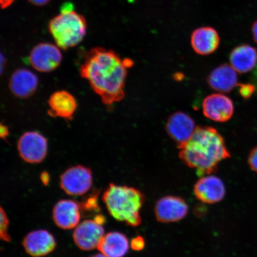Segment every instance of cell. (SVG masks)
Segmentation results:
<instances>
[{"label": "cell", "mask_w": 257, "mask_h": 257, "mask_svg": "<svg viewBox=\"0 0 257 257\" xmlns=\"http://www.w3.org/2000/svg\"><path fill=\"white\" fill-rule=\"evenodd\" d=\"M133 65V61L121 59L113 51L96 47L86 54L79 72L103 104L110 106L124 98L127 69Z\"/></svg>", "instance_id": "1"}, {"label": "cell", "mask_w": 257, "mask_h": 257, "mask_svg": "<svg viewBox=\"0 0 257 257\" xmlns=\"http://www.w3.org/2000/svg\"><path fill=\"white\" fill-rule=\"evenodd\" d=\"M182 162L199 176L210 175L230 157L222 136L214 127H197L187 142L178 146Z\"/></svg>", "instance_id": "2"}, {"label": "cell", "mask_w": 257, "mask_h": 257, "mask_svg": "<svg viewBox=\"0 0 257 257\" xmlns=\"http://www.w3.org/2000/svg\"><path fill=\"white\" fill-rule=\"evenodd\" d=\"M108 213L114 219L137 227L142 221L140 211L145 201L142 192L127 186L110 184L102 195Z\"/></svg>", "instance_id": "3"}, {"label": "cell", "mask_w": 257, "mask_h": 257, "mask_svg": "<svg viewBox=\"0 0 257 257\" xmlns=\"http://www.w3.org/2000/svg\"><path fill=\"white\" fill-rule=\"evenodd\" d=\"M48 29L57 46L67 50L82 41L87 24L82 15L73 11L72 5L66 3L62 6L60 14L51 19Z\"/></svg>", "instance_id": "4"}, {"label": "cell", "mask_w": 257, "mask_h": 257, "mask_svg": "<svg viewBox=\"0 0 257 257\" xmlns=\"http://www.w3.org/2000/svg\"><path fill=\"white\" fill-rule=\"evenodd\" d=\"M60 185L67 195L75 197L85 195L92 187L91 170L82 165L71 167L61 175Z\"/></svg>", "instance_id": "5"}, {"label": "cell", "mask_w": 257, "mask_h": 257, "mask_svg": "<svg viewBox=\"0 0 257 257\" xmlns=\"http://www.w3.org/2000/svg\"><path fill=\"white\" fill-rule=\"evenodd\" d=\"M18 150L19 155L25 162L31 164L40 163L47 156V140L38 132H27L19 138Z\"/></svg>", "instance_id": "6"}, {"label": "cell", "mask_w": 257, "mask_h": 257, "mask_svg": "<svg viewBox=\"0 0 257 257\" xmlns=\"http://www.w3.org/2000/svg\"><path fill=\"white\" fill-rule=\"evenodd\" d=\"M30 62L38 72L48 73L53 71L59 66L62 60V54L59 47L50 43H41L31 51Z\"/></svg>", "instance_id": "7"}, {"label": "cell", "mask_w": 257, "mask_h": 257, "mask_svg": "<svg viewBox=\"0 0 257 257\" xmlns=\"http://www.w3.org/2000/svg\"><path fill=\"white\" fill-rule=\"evenodd\" d=\"M104 235L103 227L94 220H85L75 227L73 238L77 246L83 250L97 248Z\"/></svg>", "instance_id": "8"}, {"label": "cell", "mask_w": 257, "mask_h": 257, "mask_svg": "<svg viewBox=\"0 0 257 257\" xmlns=\"http://www.w3.org/2000/svg\"><path fill=\"white\" fill-rule=\"evenodd\" d=\"M202 111L205 116L209 119L217 122H226L233 116V102L226 95L211 94L204 99Z\"/></svg>", "instance_id": "9"}, {"label": "cell", "mask_w": 257, "mask_h": 257, "mask_svg": "<svg viewBox=\"0 0 257 257\" xmlns=\"http://www.w3.org/2000/svg\"><path fill=\"white\" fill-rule=\"evenodd\" d=\"M188 204L184 200L175 196H166L157 202L155 214L157 219L162 223L176 222L187 215Z\"/></svg>", "instance_id": "10"}, {"label": "cell", "mask_w": 257, "mask_h": 257, "mask_svg": "<svg viewBox=\"0 0 257 257\" xmlns=\"http://www.w3.org/2000/svg\"><path fill=\"white\" fill-rule=\"evenodd\" d=\"M26 252L32 257L46 256L56 248V242L53 234L46 230L32 231L22 242Z\"/></svg>", "instance_id": "11"}, {"label": "cell", "mask_w": 257, "mask_h": 257, "mask_svg": "<svg viewBox=\"0 0 257 257\" xmlns=\"http://www.w3.org/2000/svg\"><path fill=\"white\" fill-rule=\"evenodd\" d=\"M196 127L195 121L190 115L182 111L170 115L166 123L167 133L178 143V146L190 139Z\"/></svg>", "instance_id": "12"}, {"label": "cell", "mask_w": 257, "mask_h": 257, "mask_svg": "<svg viewBox=\"0 0 257 257\" xmlns=\"http://www.w3.org/2000/svg\"><path fill=\"white\" fill-rule=\"evenodd\" d=\"M194 191L196 197L206 204L220 202L226 194L223 181L218 177L210 175L202 177L196 183Z\"/></svg>", "instance_id": "13"}, {"label": "cell", "mask_w": 257, "mask_h": 257, "mask_svg": "<svg viewBox=\"0 0 257 257\" xmlns=\"http://www.w3.org/2000/svg\"><path fill=\"white\" fill-rule=\"evenodd\" d=\"M81 217V205L71 200H62L53 208V218L58 227L64 230L75 228Z\"/></svg>", "instance_id": "14"}, {"label": "cell", "mask_w": 257, "mask_h": 257, "mask_svg": "<svg viewBox=\"0 0 257 257\" xmlns=\"http://www.w3.org/2000/svg\"><path fill=\"white\" fill-rule=\"evenodd\" d=\"M217 31L210 27H201L192 32L191 38L193 50L201 56L215 52L220 44Z\"/></svg>", "instance_id": "15"}, {"label": "cell", "mask_w": 257, "mask_h": 257, "mask_svg": "<svg viewBox=\"0 0 257 257\" xmlns=\"http://www.w3.org/2000/svg\"><path fill=\"white\" fill-rule=\"evenodd\" d=\"M38 83V77L34 73L27 69H19L12 74L9 87L14 95L25 98L37 91Z\"/></svg>", "instance_id": "16"}, {"label": "cell", "mask_w": 257, "mask_h": 257, "mask_svg": "<svg viewBox=\"0 0 257 257\" xmlns=\"http://www.w3.org/2000/svg\"><path fill=\"white\" fill-rule=\"evenodd\" d=\"M50 110L48 113L51 116L64 119H72L77 108V102L74 96L66 91H57L48 99Z\"/></svg>", "instance_id": "17"}, {"label": "cell", "mask_w": 257, "mask_h": 257, "mask_svg": "<svg viewBox=\"0 0 257 257\" xmlns=\"http://www.w3.org/2000/svg\"><path fill=\"white\" fill-rule=\"evenodd\" d=\"M233 67L227 64H221L212 71L207 78L210 87L220 92H229L237 84V76Z\"/></svg>", "instance_id": "18"}, {"label": "cell", "mask_w": 257, "mask_h": 257, "mask_svg": "<svg viewBox=\"0 0 257 257\" xmlns=\"http://www.w3.org/2000/svg\"><path fill=\"white\" fill-rule=\"evenodd\" d=\"M230 66L239 73L251 71L257 64V51L249 45L242 44L234 48L230 54Z\"/></svg>", "instance_id": "19"}, {"label": "cell", "mask_w": 257, "mask_h": 257, "mask_svg": "<svg viewBox=\"0 0 257 257\" xmlns=\"http://www.w3.org/2000/svg\"><path fill=\"white\" fill-rule=\"evenodd\" d=\"M130 246V242L124 234L111 232L104 234L97 249L108 257H123L128 252Z\"/></svg>", "instance_id": "20"}, {"label": "cell", "mask_w": 257, "mask_h": 257, "mask_svg": "<svg viewBox=\"0 0 257 257\" xmlns=\"http://www.w3.org/2000/svg\"><path fill=\"white\" fill-rule=\"evenodd\" d=\"M9 220L7 214L2 207L1 208V232L0 238L5 242H9L11 237L9 234Z\"/></svg>", "instance_id": "21"}, {"label": "cell", "mask_w": 257, "mask_h": 257, "mask_svg": "<svg viewBox=\"0 0 257 257\" xmlns=\"http://www.w3.org/2000/svg\"><path fill=\"white\" fill-rule=\"evenodd\" d=\"M239 94L244 99H248L252 95L253 92L256 90V86L254 85L247 83V84H239Z\"/></svg>", "instance_id": "22"}, {"label": "cell", "mask_w": 257, "mask_h": 257, "mask_svg": "<svg viewBox=\"0 0 257 257\" xmlns=\"http://www.w3.org/2000/svg\"><path fill=\"white\" fill-rule=\"evenodd\" d=\"M248 165L253 172L257 173V146L250 151L249 154Z\"/></svg>", "instance_id": "23"}, {"label": "cell", "mask_w": 257, "mask_h": 257, "mask_svg": "<svg viewBox=\"0 0 257 257\" xmlns=\"http://www.w3.org/2000/svg\"><path fill=\"white\" fill-rule=\"evenodd\" d=\"M146 245V242L143 237L138 236L131 240V246L135 250H143Z\"/></svg>", "instance_id": "24"}, {"label": "cell", "mask_w": 257, "mask_h": 257, "mask_svg": "<svg viewBox=\"0 0 257 257\" xmlns=\"http://www.w3.org/2000/svg\"><path fill=\"white\" fill-rule=\"evenodd\" d=\"M81 206L84 207L86 210L88 211H97L96 210L98 207L97 204V198H96V196L95 195L94 196H93V197H90L88 199L87 201H85L84 203L81 205Z\"/></svg>", "instance_id": "25"}, {"label": "cell", "mask_w": 257, "mask_h": 257, "mask_svg": "<svg viewBox=\"0 0 257 257\" xmlns=\"http://www.w3.org/2000/svg\"><path fill=\"white\" fill-rule=\"evenodd\" d=\"M28 1L32 5L38 6H43L48 4L50 0H28Z\"/></svg>", "instance_id": "26"}, {"label": "cell", "mask_w": 257, "mask_h": 257, "mask_svg": "<svg viewBox=\"0 0 257 257\" xmlns=\"http://www.w3.org/2000/svg\"><path fill=\"white\" fill-rule=\"evenodd\" d=\"M9 128L5 126V125H3V123L1 124V137L3 139H5L6 137L9 136Z\"/></svg>", "instance_id": "27"}, {"label": "cell", "mask_w": 257, "mask_h": 257, "mask_svg": "<svg viewBox=\"0 0 257 257\" xmlns=\"http://www.w3.org/2000/svg\"><path fill=\"white\" fill-rule=\"evenodd\" d=\"M50 175L47 172H43L41 175V181L44 185H47L50 182Z\"/></svg>", "instance_id": "28"}, {"label": "cell", "mask_w": 257, "mask_h": 257, "mask_svg": "<svg viewBox=\"0 0 257 257\" xmlns=\"http://www.w3.org/2000/svg\"><path fill=\"white\" fill-rule=\"evenodd\" d=\"M15 0H0V3H1L2 8L3 9H6L11 6Z\"/></svg>", "instance_id": "29"}, {"label": "cell", "mask_w": 257, "mask_h": 257, "mask_svg": "<svg viewBox=\"0 0 257 257\" xmlns=\"http://www.w3.org/2000/svg\"><path fill=\"white\" fill-rule=\"evenodd\" d=\"M253 39L257 44V21L253 23L252 28Z\"/></svg>", "instance_id": "30"}, {"label": "cell", "mask_w": 257, "mask_h": 257, "mask_svg": "<svg viewBox=\"0 0 257 257\" xmlns=\"http://www.w3.org/2000/svg\"><path fill=\"white\" fill-rule=\"evenodd\" d=\"M94 220L96 222L102 225L105 223V218L102 214H98L95 217Z\"/></svg>", "instance_id": "31"}, {"label": "cell", "mask_w": 257, "mask_h": 257, "mask_svg": "<svg viewBox=\"0 0 257 257\" xmlns=\"http://www.w3.org/2000/svg\"><path fill=\"white\" fill-rule=\"evenodd\" d=\"M253 82L255 83L256 89H257V64L253 73Z\"/></svg>", "instance_id": "32"}, {"label": "cell", "mask_w": 257, "mask_h": 257, "mask_svg": "<svg viewBox=\"0 0 257 257\" xmlns=\"http://www.w3.org/2000/svg\"><path fill=\"white\" fill-rule=\"evenodd\" d=\"M89 257H108V256H105V255L102 254V253H97V254L92 255Z\"/></svg>", "instance_id": "33"}]
</instances>
